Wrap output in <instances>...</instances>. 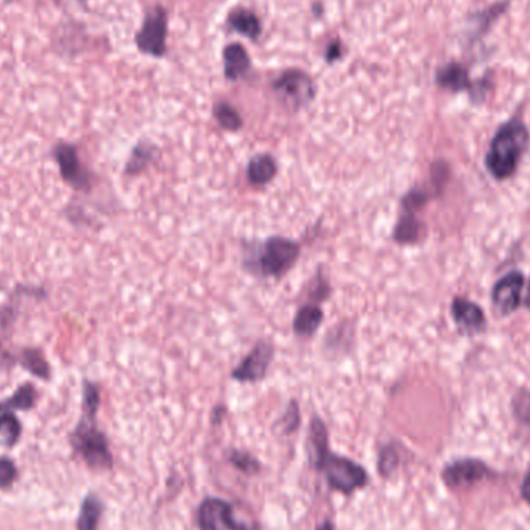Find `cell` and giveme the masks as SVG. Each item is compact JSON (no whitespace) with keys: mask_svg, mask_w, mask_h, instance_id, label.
Masks as SVG:
<instances>
[{"mask_svg":"<svg viewBox=\"0 0 530 530\" xmlns=\"http://www.w3.org/2000/svg\"><path fill=\"white\" fill-rule=\"evenodd\" d=\"M529 143V132L519 118L507 121L497 129L487 153L486 166L497 181H506L515 174L519 160Z\"/></svg>","mask_w":530,"mask_h":530,"instance_id":"obj_1","label":"cell"},{"mask_svg":"<svg viewBox=\"0 0 530 530\" xmlns=\"http://www.w3.org/2000/svg\"><path fill=\"white\" fill-rule=\"evenodd\" d=\"M298 242L274 236L261 244H252L244 255V267L263 278H281L295 265L300 257Z\"/></svg>","mask_w":530,"mask_h":530,"instance_id":"obj_2","label":"cell"},{"mask_svg":"<svg viewBox=\"0 0 530 530\" xmlns=\"http://www.w3.org/2000/svg\"><path fill=\"white\" fill-rule=\"evenodd\" d=\"M311 460V464L323 473L328 486L343 495H352L358 488L367 486L369 481V476L361 465L348 460L345 456L334 454L329 449L313 456Z\"/></svg>","mask_w":530,"mask_h":530,"instance_id":"obj_3","label":"cell"},{"mask_svg":"<svg viewBox=\"0 0 530 530\" xmlns=\"http://www.w3.org/2000/svg\"><path fill=\"white\" fill-rule=\"evenodd\" d=\"M93 419L95 415L84 414V419L73 432V445L90 467L106 470L112 467V453L107 439L93 423Z\"/></svg>","mask_w":530,"mask_h":530,"instance_id":"obj_4","label":"cell"},{"mask_svg":"<svg viewBox=\"0 0 530 530\" xmlns=\"http://www.w3.org/2000/svg\"><path fill=\"white\" fill-rule=\"evenodd\" d=\"M53 159L60 168V177L78 191H88L92 188V174L84 168L78 151L73 144L66 142L56 143L53 148Z\"/></svg>","mask_w":530,"mask_h":530,"instance_id":"obj_5","label":"cell"},{"mask_svg":"<svg viewBox=\"0 0 530 530\" xmlns=\"http://www.w3.org/2000/svg\"><path fill=\"white\" fill-rule=\"evenodd\" d=\"M197 525L200 530H253V525L237 523L230 504L219 497L203 499L197 510Z\"/></svg>","mask_w":530,"mask_h":530,"instance_id":"obj_6","label":"cell"},{"mask_svg":"<svg viewBox=\"0 0 530 530\" xmlns=\"http://www.w3.org/2000/svg\"><path fill=\"white\" fill-rule=\"evenodd\" d=\"M274 358V346L265 339L257 341L250 354L233 369L231 377L241 383L261 382L267 376Z\"/></svg>","mask_w":530,"mask_h":530,"instance_id":"obj_7","label":"cell"},{"mask_svg":"<svg viewBox=\"0 0 530 530\" xmlns=\"http://www.w3.org/2000/svg\"><path fill=\"white\" fill-rule=\"evenodd\" d=\"M274 90L290 109H301L315 97L311 78L301 71H287L274 82Z\"/></svg>","mask_w":530,"mask_h":530,"instance_id":"obj_8","label":"cell"},{"mask_svg":"<svg viewBox=\"0 0 530 530\" xmlns=\"http://www.w3.org/2000/svg\"><path fill=\"white\" fill-rule=\"evenodd\" d=\"M488 473L490 471L482 460L467 458L447 465L442 471V479L450 488H467L484 481Z\"/></svg>","mask_w":530,"mask_h":530,"instance_id":"obj_9","label":"cell"},{"mask_svg":"<svg viewBox=\"0 0 530 530\" xmlns=\"http://www.w3.org/2000/svg\"><path fill=\"white\" fill-rule=\"evenodd\" d=\"M138 49L148 55L160 56L166 45V14L162 8L149 13L140 33L137 34Z\"/></svg>","mask_w":530,"mask_h":530,"instance_id":"obj_10","label":"cell"},{"mask_svg":"<svg viewBox=\"0 0 530 530\" xmlns=\"http://www.w3.org/2000/svg\"><path fill=\"white\" fill-rule=\"evenodd\" d=\"M523 285L525 278L519 272H512L497 281L493 287L492 300L499 313L508 315L518 309Z\"/></svg>","mask_w":530,"mask_h":530,"instance_id":"obj_11","label":"cell"},{"mask_svg":"<svg viewBox=\"0 0 530 530\" xmlns=\"http://www.w3.org/2000/svg\"><path fill=\"white\" fill-rule=\"evenodd\" d=\"M451 313L454 323L458 324V328L465 334H478L486 326V315L481 307L460 296L454 298Z\"/></svg>","mask_w":530,"mask_h":530,"instance_id":"obj_12","label":"cell"},{"mask_svg":"<svg viewBox=\"0 0 530 530\" xmlns=\"http://www.w3.org/2000/svg\"><path fill=\"white\" fill-rule=\"evenodd\" d=\"M324 313L323 309L320 307L318 302H307L296 311L295 318H293V334L296 337H311L317 332L321 323H323Z\"/></svg>","mask_w":530,"mask_h":530,"instance_id":"obj_13","label":"cell"},{"mask_svg":"<svg viewBox=\"0 0 530 530\" xmlns=\"http://www.w3.org/2000/svg\"><path fill=\"white\" fill-rule=\"evenodd\" d=\"M276 172H278L276 160L268 153H259L256 157H253L246 166V179L256 188L268 185L274 181Z\"/></svg>","mask_w":530,"mask_h":530,"instance_id":"obj_14","label":"cell"},{"mask_svg":"<svg viewBox=\"0 0 530 530\" xmlns=\"http://www.w3.org/2000/svg\"><path fill=\"white\" fill-rule=\"evenodd\" d=\"M438 84L441 88L451 90V92H460L465 88H471L469 71L464 66L451 62L449 66L442 67L438 73Z\"/></svg>","mask_w":530,"mask_h":530,"instance_id":"obj_15","label":"cell"},{"mask_svg":"<svg viewBox=\"0 0 530 530\" xmlns=\"http://www.w3.org/2000/svg\"><path fill=\"white\" fill-rule=\"evenodd\" d=\"M422 235V222L417 219L415 213H408L404 211L400 216L399 222L395 224L394 228V241L402 246H410L421 239Z\"/></svg>","mask_w":530,"mask_h":530,"instance_id":"obj_16","label":"cell"},{"mask_svg":"<svg viewBox=\"0 0 530 530\" xmlns=\"http://www.w3.org/2000/svg\"><path fill=\"white\" fill-rule=\"evenodd\" d=\"M224 64L227 78L236 79L248 70L250 60H248V55L242 45L233 44L225 49Z\"/></svg>","mask_w":530,"mask_h":530,"instance_id":"obj_17","label":"cell"},{"mask_svg":"<svg viewBox=\"0 0 530 530\" xmlns=\"http://www.w3.org/2000/svg\"><path fill=\"white\" fill-rule=\"evenodd\" d=\"M19 365L27 369L30 374H33L41 380H49L50 378V365L49 361L45 360L44 354L36 348H27L19 354Z\"/></svg>","mask_w":530,"mask_h":530,"instance_id":"obj_18","label":"cell"},{"mask_svg":"<svg viewBox=\"0 0 530 530\" xmlns=\"http://www.w3.org/2000/svg\"><path fill=\"white\" fill-rule=\"evenodd\" d=\"M157 157V148L151 143H138L131 153V159L127 160L126 172L127 175H138L148 168Z\"/></svg>","mask_w":530,"mask_h":530,"instance_id":"obj_19","label":"cell"},{"mask_svg":"<svg viewBox=\"0 0 530 530\" xmlns=\"http://www.w3.org/2000/svg\"><path fill=\"white\" fill-rule=\"evenodd\" d=\"M103 514V504L97 497H88L82 503L81 514L78 516V530H97Z\"/></svg>","mask_w":530,"mask_h":530,"instance_id":"obj_20","label":"cell"},{"mask_svg":"<svg viewBox=\"0 0 530 530\" xmlns=\"http://www.w3.org/2000/svg\"><path fill=\"white\" fill-rule=\"evenodd\" d=\"M230 25L236 32L246 34V38H256L257 34L261 33V25L256 14L248 10H236L235 13H231Z\"/></svg>","mask_w":530,"mask_h":530,"instance_id":"obj_21","label":"cell"},{"mask_svg":"<svg viewBox=\"0 0 530 530\" xmlns=\"http://www.w3.org/2000/svg\"><path fill=\"white\" fill-rule=\"evenodd\" d=\"M34 402H36V391H34L33 385L25 383L17 389L16 393L13 394V397L0 404V410H30V408H33Z\"/></svg>","mask_w":530,"mask_h":530,"instance_id":"obj_22","label":"cell"},{"mask_svg":"<svg viewBox=\"0 0 530 530\" xmlns=\"http://www.w3.org/2000/svg\"><path fill=\"white\" fill-rule=\"evenodd\" d=\"M21 438V423L13 411L0 410V442L14 445Z\"/></svg>","mask_w":530,"mask_h":530,"instance_id":"obj_23","label":"cell"},{"mask_svg":"<svg viewBox=\"0 0 530 530\" xmlns=\"http://www.w3.org/2000/svg\"><path fill=\"white\" fill-rule=\"evenodd\" d=\"M214 116L220 126L227 131L236 132L242 127V118L237 110L228 103H219L214 106Z\"/></svg>","mask_w":530,"mask_h":530,"instance_id":"obj_24","label":"cell"},{"mask_svg":"<svg viewBox=\"0 0 530 530\" xmlns=\"http://www.w3.org/2000/svg\"><path fill=\"white\" fill-rule=\"evenodd\" d=\"M300 408H298V404L293 400V402H290L284 414L279 417L276 427L283 434H290V432H295L296 428L300 427Z\"/></svg>","mask_w":530,"mask_h":530,"instance_id":"obj_25","label":"cell"},{"mask_svg":"<svg viewBox=\"0 0 530 530\" xmlns=\"http://www.w3.org/2000/svg\"><path fill=\"white\" fill-rule=\"evenodd\" d=\"M230 460L236 469H239L246 475H255L261 469V464H259V460L255 456L246 453V451H239V450L231 451Z\"/></svg>","mask_w":530,"mask_h":530,"instance_id":"obj_26","label":"cell"},{"mask_svg":"<svg viewBox=\"0 0 530 530\" xmlns=\"http://www.w3.org/2000/svg\"><path fill=\"white\" fill-rule=\"evenodd\" d=\"M99 406V388L95 383L84 382L82 386V408L84 414L97 415Z\"/></svg>","mask_w":530,"mask_h":530,"instance_id":"obj_27","label":"cell"},{"mask_svg":"<svg viewBox=\"0 0 530 530\" xmlns=\"http://www.w3.org/2000/svg\"><path fill=\"white\" fill-rule=\"evenodd\" d=\"M399 465V453L393 445H386L380 450V458H378V470L380 475L389 476L395 470Z\"/></svg>","mask_w":530,"mask_h":530,"instance_id":"obj_28","label":"cell"},{"mask_svg":"<svg viewBox=\"0 0 530 530\" xmlns=\"http://www.w3.org/2000/svg\"><path fill=\"white\" fill-rule=\"evenodd\" d=\"M427 202L428 192L425 191V190L414 188V190H411L410 192L404 194V199H402V208H404V211L415 213V211H419L421 208L425 207V203Z\"/></svg>","mask_w":530,"mask_h":530,"instance_id":"obj_29","label":"cell"},{"mask_svg":"<svg viewBox=\"0 0 530 530\" xmlns=\"http://www.w3.org/2000/svg\"><path fill=\"white\" fill-rule=\"evenodd\" d=\"M515 414L521 422H530V393L519 391L514 402Z\"/></svg>","mask_w":530,"mask_h":530,"instance_id":"obj_30","label":"cell"},{"mask_svg":"<svg viewBox=\"0 0 530 530\" xmlns=\"http://www.w3.org/2000/svg\"><path fill=\"white\" fill-rule=\"evenodd\" d=\"M16 478V467L12 460L0 458V488L12 486Z\"/></svg>","mask_w":530,"mask_h":530,"instance_id":"obj_31","label":"cell"},{"mask_svg":"<svg viewBox=\"0 0 530 530\" xmlns=\"http://www.w3.org/2000/svg\"><path fill=\"white\" fill-rule=\"evenodd\" d=\"M521 497L530 506V470L525 473L523 484H521Z\"/></svg>","mask_w":530,"mask_h":530,"instance_id":"obj_32","label":"cell"},{"mask_svg":"<svg viewBox=\"0 0 530 530\" xmlns=\"http://www.w3.org/2000/svg\"><path fill=\"white\" fill-rule=\"evenodd\" d=\"M224 406H218V408L214 410V422H218V423H219L220 417H222V414H224Z\"/></svg>","mask_w":530,"mask_h":530,"instance_id":"obj_33","label":"cell"},{"mask_svg":"<svg viewBox=\"0 0 530 530\" xmlns=\"http://www.w3.org/2000/svg\"><path fill=\"white\" fill-rule=\"evenodd\" d=\"M317 530H335V529H334V525H332V521H329V519H326V521H324L323 525H318Z\"/></svg>","mask_w":530,"mask_h":530,"instance_id":"obj_34","label":"cell"},{"mask_svg":"<svg viewBox=\"0 0 530 530\" xmlns=\"http://www.w3.org/2000/svg\"><path fill=\"white\" fill-rule=\"evenodd\" d=\"M525 302H527V307H530V284H529V292H527V298H525Z\"/></svg>","mask_w":530,"mask_h":530,"instance_id":"obj_35","label":"cell"}]
</instances>
